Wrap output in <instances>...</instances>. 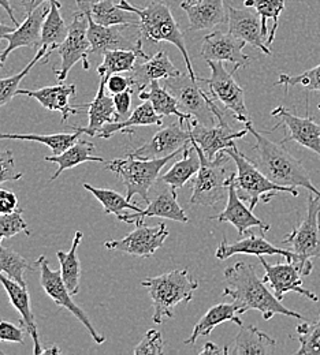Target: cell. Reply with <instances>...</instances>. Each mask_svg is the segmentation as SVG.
Listing matches in <instances>:
<instances>
[{
  "instance_id": "obj_1",
  "label": "cell",
  "mask_w": 320,
  "mask_h": 355,
  "mask_svg": "<svg viewBox=\"0 0 320 355\" xmlns=\"http://www.w3.org/2000/svg\"><path fill=\"white\" fill-rule=\"evenodd\" d=\"M256 266L244 261H238L234 266L225 269L226 288L224 290L225 297H231L233 301L239 306V313L258 311L262 313L266 321L271 320L276 314L293 317L305 321V318L297 311L287 309L282 301H279L267 287L263 279L256 273Z\"/></svg>"
},
{
  "instance_id": "obj_2",
  "label": "cell",
  "mask_w": 320,
  "mask_h": 355,
  "mask_svg": "<svg viewBox=\"0 0 320 355\" xmlns=\"http://www.w3.org/2000/svg\"><path fill=\"white\" fill-rule=\"evenodd\" d=\"M245 128L256 139V145L253 146V152L256 153L255 164L266 177L280 186L304 187L320 197V191L312 183L307 168L283 146L282 142H274L256 132L252 122L245 123Z\"/></svg>"
},
{
  "instance_id": "obj_3",
  "label": "cell",
  "mask_w": 320,
  "mask_h": 355,
  "mask_svg": "<svg viewBox=\"0 0 320 355\" xmlns=\"http://www.w3.org/2000/svg\"><path fill=\"white\" fill-rule=\"evenodd\" d=\"M118 4L122 10L130 11L137 15L142 39L151 43H170L177 46L183 53L186 73L192 80L197 81L190 62V56L185 45L183 31L174 19L170 7L165 1H151L142 8L130 4L128 0H121Z\"/></svg>"
},
{
  "instance_id": "obj_4",
  "label": "cell",
  "mask_w": 320,
  "mask_h": 355,
  "mask_svg": "<svg viewBox=\"0 0 320 355\" xmlns=\"http://www.w3.org/2000/svg\"><path fill=\"white\" fill-rule=\"evenodd\" d=\"M141 286L148 290L152 301L153 322L162 324L163 318L174 317L177 305L189 304L193 300L194 291L199 288V282L190 276L187 268H183L148 277L141 282Z\"/></svg>"
},
{
  "instance_id": "obj_5",
  "label": "cell",
  "mask_w": 320,
  "mask_h": 355,
  "mask_svg": "<svg viewBox=\"0 0 320 355\" xmlns=\"http://www.w3.org/2000/svg\"><path fill=\"white\" fill-rule=\"evenodd\" d=\"M225 152L229 155L237 167V171L233 174V183L235 186V190L239 198L244 202L249 204V208L252 211L260 201H263L264 204L270 202L278 193H287L293 197L298 196L297 187L280 186L270 180L253 162H251L244 153L238 150L235 144L225 149Z\"/></svg>"
},
{
  "instance_id": "obj_6",
  "label": "cell",
  "mask_w": 320,
  "mask_h": 355,
  "mask_svg": "<svg viewBox=\"0 0 320 355\" xmlns=\"http://www.w3.org/2000/svg\"><path fill=\"white\" fill-rule=\"evenodd\" d=\"M190 142L200 156V170L193 180V191L189 202L190 205L215 207L226 198L229 191L230 178L233 173L228 171V166L231 157L222 150L211 160L193 139H190Z\"/></svg>"
},
{
  "instance_id": "obj_7",
  "label": "cell",
  "mask_w": 320,
  "mask_h": 355,
  "mask_svg": "<svg viewBox=\"0 0 320 355\" xmlns=\"http://www.w3.org/2000/svg\"><path fill=\"white\" fill-rule=\"evenodd\" d=\"M183 149L185 146L176 153L160 159H138L129 153L124 159L106 162V167L122 180L126 187V197L129 201L135 196H140L144 202H149L148 193L158 178L160 177V171L170 160L183 153Z\"/></svg>"
},
{
  "instance_id": "obj_8",
  "label": "cell",
  "mask_w": 320,
  "mask_h": 355,
  "mask_svg": "<svg viewBox=\"0 0 320 355\" xmlns=\"http://www.w3.org/2000/svg\"><path fill=\"white\" fill-rule=\"evenodd\" d=\"M282 245H290L297 256V264L303 276L312 273V259H320V197L308 191L307 216L282 241Z\"/></svg>"
},
{
  "instance_id": "obj_9",
  "label": "cell",
  "mask_w": 320,
  "mask_h": 355,
  "mask_svg": "<svg viewBox=\"0 0 320 355\" xmlns=\"http://www.w3.org/2000/svg\"><path fill=\"white\" fill-rule=\"evenodd\" d=\"M78 10L84 11L88 18V40L91 43V53L104 55L107 51L114 49H129L135 51L144 59L149 58L142 51V35L140 31V25L135 24H124L114 26H103L93 21L90 11L77 4Z\"/></svg>"
},
{
  "instance_id": "obj_10",
  "label": "cell",
  "mask_w": 320,
  "mask_h": 355,
  "mask_svg": "<svg viewBox=\"0 0 320 355\" xmlns=\"http://www.w3.org/2000/svg\"><path fill=\"white\" fill-rule=\"evenodd\" d=\"M207 64L211 69V77H197V81L208 85L211 97L215 101H219L226 110H229L235 121L242 123L251 122L245 104V92L234 80V74L238 69L234 67L231 71H228L224 66V62L215 60H207Z\"/></svg>"
},
{
  "instance_id": "obj_11",
  "label": "cell",
  "mask_w": 320,
  "mask_h": 355,
  "mask_svg": "<svg viewBox=\"0 0 320 355\" xmlns=\"http://www.w3.org/2000/svg\"><path fill=\"white\" fill-rule=\"evenodd\" d=\"M211 108L218 119V125L204 126L194 119L186 121L185 125L192 135L190 139H193L203 149L204 155L212 160L219 152L233 146L235 139L244 138L249 132L246 128L244 130H234L230 126L225 112L218 107V101L214 98H211Z\"/></svg>"
},
{
  "instance_id": "obj_12",
  "label": "cell",
  "mask_w": 320,
  "mask_h": 355,
  "mask_svg": "<svg viewBox=\"0 0 320 355\" xmlns=\"http://www.w3.org/2000/svg\"><path fill=\"white\" fill-rule=\"evenodd\" d=\"M56 52L60 56V67L55 69L59 83H65L70 70L83 62L84 70L91 69L88 55L91 53V43L88 40V18L84 11L77 10L73 12V21L69 25V35L66 40L58 46Z\"/></svg>"
},
{
  "instance_id": "obj_13",
  "label": "cell",
  "mask_w": 320,
  "mask_h": 355,
  "mask_svg": "<svg viewBox=\"0 0 320 355\" xmlns=\"http://www.w3.org/2000/svg\"><path fill=\"white\" fill-rule=\"evenodd\" d=\"M165 88L176 97L181 111L190 115L192 119L204 126L217 125V116L211 108V94L200 88L187 73L165 80Z\"/></svg>"
},
{
  "instance_id": "obj_14",
  "label": "cell",
  "mask_w": 320,
  "mask_h": 355,
  "mask_svg": "<svg viewBox=\"0 0 320 355\" xmlns=\"http://www.w3.org/2000/svg\"><path fill=\"white\" fill-rule=\"evenodd\" d=\"M36 266L40 269V284H42L43 290L46 291L47 295L59 308H63V309L70 311L87 328V331L91 334L92 339L97 345H103L107 340V338L94 329L87 313L73 301V298H71L73 295L69 291V288L66 287L60 270H52L44 256L39 257V260L36 261Z\"/></svg>"
},
{
  "instance_id": "obj_15",
  "label": "cell",
  "mask_w": 320,
  "mask_h": 355,
  "mask_svg": "<svg viewBox=\"0 0 320 355\" xmlns=\"http://www.w3.org/2000/svg\"><path fill=\"white\" fill-rule=\"evenodd\" d=\"M169 236L166 224L160 223L156 227H146L144 223L136 224V230L118 241L106 242L104 246L108 250L124 252L137 257H151L159 248L163 246Z\"/></svg>"
},
{
  "instance_id": "obj_16",
  "label": "cell",
  "mask_w": 320,
  "mask_h": 355,
  "mask_svg": "<svg viewBox=\"0 0 320 355\" xmlns=\"http://www.w3.org/2000/svg\"><path fill=\"white\" fill-rule=\"evenodd\" d=\"M258 259L266 272L263 282L266 284H270L275 297L279 301H283L287 293H297L300 295L307 297L312 302L319 301V297L315 293L303 288V280H301L303 275L294 261H286L285 264L273 266L264 260V256H259Z\"/></svg>"
},
{
  "instance_id": "obj_17",
  "label": "cell",
  "mask_w": 320,
  "mask_h": 355,
  "mask_svg": "<svg viewBox=\"0 0 320 355\" xmlns=\"http://www.w3.org/2000/svg\"><path fill=\"white\" fill-rule=\"evenodd\" d=\"M271 116L279 119V123L275 125L273 130L279 126H283L287 130L286 137L280 141L283 145L293 141L320 156V125L314 121L312 116L308 115L305 118H301L292 114L283 105H278L274 108L271 111Z\"/></svg>"
},
{
  "instance_id": "obj_18",
  "label": "cell",
  "mask_w": 320,
  "mask_h": 355,
  "mask_svg": "<svg viewBox=\"0 0 320 355\" xmlns=\"http://www.w3.org/2000/svg\"><path fill=\"white\" fill-rule=\"evenodd\" d=\"M245 42L221 31L207 35L203 40L200 55L207 60L229 62L235 69L249 66L252 58L244 52Z\"/></svg>"
},
{
  "instance_id": "obj_19",
  "label": "cell",
  "mask_w": 320,
  "mask_h": 355,
  "mask_svg": "<svg viewBox=\"0 0 320 355\" xmlns=\"http://www.w3.org/2000/svg\"><path fill=\"white\" fill-rule=\"evenodd\" d=\"M237 254H246V256H282L286 261H294L297 264V256L287 249L276 248L264 238V232L260 235H255L253 232H248L242 239L238 242L229 243L226 238L222 239L221 245L218 246L215 256L218 260L225 261L233 256ZM298 266V264H297Z\"/></svg>"
},
{
  "instance_id": "obj_20",
  "label": "cell",
  "mask_w": 320,
  "mask_h": 355,
  "mask_svg": "<svg viewBox=\"0 0 320 355\" xmlns=\"http://www.w3.org/2000/svg\"><path fill=\"white\" fill-rule=\"evenodd\" d=\"M183 126L177 122L160 129L148 142L130 152V155L138 159H160L176 153L192 138L189 129H183Z\"/></svg>"
},
{
  "instance_id": "obj_21",
  "label": "cell",
  "mask_w": 320,
  "mask_h": 355,
  "mask_svg": "<svg viewBox=\"0 0 320 355\" xmlns=\"http://www.w3.org/2000/svg\"><path fill=\"white\" fill-rule=\"evenodd\" d=\"M148 218H162V219H169V220L183 223V224L189 223L187 216L185 215V211L178 204L177 190L169 184L163 187V190H160L152 201L148 202V207L145 209L136 214H124L118 218V220L128 223V224H132V223L140 224V223H144V220Z\"/></svg>"
},
{
  "instance_id": "obj_22",
  "label": "cell",
  "mask_w": 320,
  "mask_h": 355,
  "mask_svg": "<svg viewBox=\"0 0 320 355\" xmlns=\"http://www.w3.org/2000/svg\"><path fill=\"white\" fill-rule=\"evenodd\" d=\"M181 74L183 73L171 63L167 52L160 49L151 58H140L135 69L129 73L128 78L130 81V87L138 94L144 89L148 88L152 81H165L167 78H174Z\"/></svg>"
},
{
  "instance_id": "obj_23",
  "label": "cell",
  "mask_w": 320,
  "mask_h": 355,
  "mask_svg": "<svg viewBox=\"0 0 320 355\" xmlns=\"http://www.w3.org/2000/svg\"><path fill=\"white\" fill-rule=\"evenodd\" d=\"M228 24L229 33L244 40L246 44L259 48L263 53L271 55L270 46L267 45V36L262 26V19L258 12L245 8H235L229 6L228 8Z\"/></svg>"
},
{
  "instance_id": "obj_24",
  "label": "cell",
  "mask_w": 320,
  "mask_h": 355,
  "mask_svg": "<svg viewBox=\"0 0 320 355\" xmlns=\"http://www.w3.org/2000/svg\"><path fill=\"white\" fill-rule=\"evenodd\" d=\"M0 283L8 297L10 304L15 308V311L21 315V325L28 331L33 340V354H43V347L40 343V336L37 331V324L35 314L31 309V295L26 286H22L12 279L4 276V273L0 272Z\"/></svg>"
},
{
  "instance_id": "obj_25",
  "label": "cell",
  "mask_w": 320,
  "mask_h": 355,
  "mask_svg": "<svg viewBox=\"0 0 320 355\" xmlns=\"http://www.w3.org/2000/svg\"><path fill=\"white\" fill-rule=\"evenodd\" d=\"M234 174V173H233ZM233 174L230 178L229 191H228V202L226 208L218 214L217 216H211V220H217L218 223H230L235 227L239 235H246L251 228H259L263 232H267L270 230V224L263 222L262 219L256 218L253 215V211L244 204V201L239 198L235 186L233 183Z\"/></svg>"
},
{
  "instance_id": "obj_26",
  "label": "cell",
  "mask_w": 320,
  "mask_h": 355,
  "mask_svg": "<svg viewBox=\"0 0 320 355\" xmlns=\"http://www.w3.org/2000/svg\"><path fill=\"white\" fill-rule=\"evenodd\" d=\"M49 12V4H42L32 14L26 15V19L15 28L11 33L6 35V40L8 45L1 52V60L6 62L11 52L18 48L29 46V48H40L42 46V31L47 15Z\"/></svg>"
},
{
  "instance_id": "obj_27",
  "label": "cell",
  "mask_w": 320,
  "mask_h": 355,
  "mask_svg": "<svg viewBox=\"0 0 320 355\" xmlns=\"http://www.w3.org/2000/svg\"><path fill=\"white\" fill-rule=\"evenodd\" d=\"M77 87L76 85H66L63 83L53 85V87H46L40 89H19L18 94H24L28 97H32L37 100L44 108L49 111L60 112L62 115V123L67 122L69 116L77 115L80 111L70 105V97L76 96Z\"/></svg>"
},
{
  "instance_id": "obj_28",
  "label": "cell",
  "mask_w": 320,
  "mask_h": 355,
  "mask_svg": "<svg viewBox=\"0 0 320 355\" xmlns=\"http://www.w3.org/2000/svg\"><path fill=\"white\" fill-rule=\"evenodd\" d=\"M181 8L187 14L189 31L199 32L215 28L228 22L225 0H201L194 3H181Z\"/></svg>"
},
{
  "instance_id": "obj_29",
  "label": "cell",
  "mask_w": 320,
  "mask_h": 355,
  "mask_svg": "<svg viewBox=\"0 0 320 355\" xmlns=\"http://www.w3.org/2000/svg\"><path fill=\"white\" fill-rule=\"evenodd\" d=\"M106 84L107 80L100 78V85L97 89V93L94 98L92 100L90 104H87L88 108V119L90 123L87 128H80V126H73V130H77L81 134H88L91 137H96L99 130L106 126L107 123H114L119 122L114 98L106 94Z\"/></svg>"
},
{
  "instance_id": "obj_30",
  "label": "cell",
  "mask_w": 320,
  "mask_h": 355,
  "mask_svg": "<svg viewBox=\"0 0 320 355\" xmlns=\"http://www.w3.org/2000/svg\"><path fill=\"white\" fill-rule=\"evenodd\" d=\"M239 313V306L233 302V304H218L212 308H210L208 311L199 320V322L194 325L190 336L183 342L187 346L196 345L199 338L201 336H208L211 332L221 324L225 322H234L238 327L244 325L242 320L238 317Z\"/></svg>"
},
{
  "instance_id": "obj_31",
  "label": "cell",
  "mask_w": 320,
  "mask_h": 355,
  "mask_svg": "<svg viewBox=\"0 0 320 355\" xmlns=\"http://www.w3.org/2000/svg\"><path fill=\"white\" fill-rule=\"evenodd\" d=\"M276 340L260 331L255 325H241L239 332L234 339V347L230 354L270 355L274 354Z\"/></svg>"
},
{
  "instance_id": "obj_32",
  "label": "cell",
  "mask_w": 320,
  "mask_h": 355,
  "mask_svg": "<svg viewBox=\"0 0 320 355\" xmlns=\"http://www.w3.org/2000/svg\"><path fill=\"white\" fill-rule=\"evenodd\" d=\"M163 118L155 111L149 101H144L137 108L122 122L107 123L103 126L97 137L100 138H111V135L117 133L133 134V129L138 126H162Z\"/></svg>"
},
{
  "instance_id": "obj_33",
  "label": "cell",
  "mask_w": 320,
  "mask_h": 355,
  "mask_svg": "<svg viewBox=\"0 0 320 355\" xmlns=\"http://www.w3.org/2000/svg\"><path fill=\"white\" fill-rule=\"evenodd\" d=\"M77 4L84 6L93 21L103 26H114L124 24L140 25L137 15L122 10L119 4H115L112 0H76Z\"/></svg>"
},
{
  "instance_id": "obj_34",
  "label": "cell",
  "mask_w": 320,
  "mask_h": 355,
  "mask_svg": "<svg viewBox=\"0 0 320 355\" xmlns=\"http://www.w3.org/2000/svg\"><path fill=\"white\" fill-rule=\"evenodd\" d=\"M94 145L92 142H88L85 139H78L74 142L69 149H66L60 155H52V156H46L44 160L49 163H55L58 166V170L55 174L51 177V180H56L67 170H71L83 163L88 162H97V163H106V159L100 156H94Z\"/></svg>"
},
{
  "instance_id": "obj_35",
  "label": "cell",
  "mask_w": 320,
  "mask_h": 355,
  "mask_svg": "<svg viewBox=\"0 0 320 355\" xmlns=\"http://www.w3.org/2000/svg\"><path fill=\"white\" fill-rule=\"evenodd\" d=\"M49 12L44 19L43 31H42V46L46 48V56L43 58V63H47L49 56L58 46L62 44L67 35H69V25L63 19L60 14V1L59 0H49Z\"/></svg>"
},
{
  "instance_id": "obj_36",
  "label": "cell",
  "mask_w": 320,
  "mask_h": 355,
  "mask_svg": "<svg viewBox=\"0 0 320 355\" xmlns=\"http://www.w3.org/2000/svg\"><path fill=\"white\" fill-rule=\"evenodd\" d=\"M199 170H200V156L194 145L189 141L185 145L183 159L176 162L169 171L160 175L159 180L178 190L183 187L192 178L196 177Z\"/></svg>"
},
{
  "instance_id": "obj_37",
  "label": "cell",
  "mask_w": 320,
  "mask_h": 355,
  "mask_svg": "<svg viewBox=\"0 0 320 355\" xmlns=\"http://www.w3.org/2000/svg\"><path fill=\"white\" fill-rule=\"evenodd\" d=\"M138 98L144 101H149L155 111L163 118V116H177L178 122L183 125L186 121H190L192 116L185 114L178 107V101L176 97L165 88L160 87L158 81H152L148 88L144 89L138 93Z\"/></svg>"
},
{
  "instance_id": "obj_38",
  "label": "cell",
  "mask_w": 320,
  "mask_h": 355,
  "mask_svg": "<svg viewBox=\"0 0 320 355\" xmlns=\"http://www.w3.org/2000/svg\"><path fill=\"white\" fill-rule=\"evenodd\" d=\"M83 232L77 231L73 238L71 249L65 252H58L56 257L60 264V273L63 277V282L71 295H77L80 293V279H81V263L78 257V246L83 241Z\"/></svg>"
},
{
  "instance_id": "obj_39",
  "label": "cell",
  "mask_w": 320,
  "mask_h": 355,
  "mask_svg": "<svg viewBox=\"0 0 320 355\" xmlns=\"http://www.w3.org/2000/svg\"><path fill=\"white\" fill-rule=\"evenodd\" d=\"M140 58L141 56L137 52L129 51V49L107 51L103 55L101 64L97 67V74L100 78L108 80L112 74L130 73L135 69Z\"/></svg>"
},
{
  "instance_id": "obj_40",
  "label": "cell",
  "mask_w": 320,
  "mask_h": 355,
  "mask_svg": "<svg viewBox=\"0 0 320 355\" xmlns=\"http://www.w3.org/2000/svg\"><path fill=\"white\" fill-rule=\"evenodd\" d=\"M81 133L74 130V133L56 134H10L0 133V139H22V141H36L47 145L53 155H60L69 149L74 142H77Z\"/></svg>"
},
{
  "instance_id": "obj_41",
  "label": "cell",
  "mask_w": 320,
  "mask_h": 355,
  "mask_svg": "<svg viewBox=\"0 0 320 355\" xmlns=\"http://www.w3.org/2000/svg\"><path fill=\"white\" fill-rule=\"evenodd\" d=\"M84 189H87L88 191H91L92 194L94 196V198L103 205L104 208V212L107 215H115L117 218H119L121 215H124V212L126 209H130L133 212H141L142 209L132 204L128 197L119 194L118 191L115 190H111V189H99V187H94L90 183H85L84 184Z\"/></svg>"
},
{
  "instance_id": "obj_42",
  "label": "cell",
  "mask_w": 320,
  "mask_h": 355,
  "mask_svg": "<svg viewBox=\"0 0 320 355\" xmlns=\"http://www.w3.org/2000/svg\"><path fill=\"white\" fill-rule=\"evenodd\" d=\"M245 7L255 8V11L260 15L263 31L267 36V21L273 19V28L267 37V45L273 44L275 39L276 29L279 26V15L285 10V0H245Z\"/></svg>"
},
{
  "instance_id": "obj_43",
  "label": "cell",
  "mask_w": 320,
  "mask_h": 355,
  "mask_svg": "<svg viewBox=\"0 0 320 355\" xmlns=\"http://www.w3.org/2000/svg\"><path fill=\"white\" fill-rule=\"evenodd\" d=\"M300 342L297 355H320V313L318 320L304 321L296 327V336H292Z\"/></svg>"
},
{
  "instance_id": "obj_44",
  "label": "cell",
  "mask_w": 320,
  "mask_h": 355,
  "mask_svg": "<svg viewBox=\"0 0 320 355\" xmlns=\"http://www.w3.org/2000/svg\"><path fill=\"white\" fill-rule=\"evenodd\" d=\"M26 270H35V268H32L26 259L22 257L19 253L14 252L12 249L4 248L0 243V272L4 273L7 277L12 279L14 282L26 286L24 280V272Z\"/></svg>"
},
{
  "instance_id": "obj_45",
  "label": "cell",
  "mask_w": 320,
  "mask_h": 355,
  "mask_svg": "<svg viewBox=\"0 0 320 355\" xmlns=\"http://www.w3.org/2000/svg\"><path fill=\"white\" fill-rule=\"evenodd\" d=\"M47 49L40 46L35 55V58L28 63V66L21 70L18 74H14L11 77L0 78V107L7 105L19 92V85L22 80L29 74V71L36 66V63L42 62L43 58L46 56Z\"/></svg>"
},
{
  "instance_id": "obj_46",
  "label": "cell",
  "mask_w": 320,
  "mask_h": 355,
  "mask_svg": "<svg viewBox=\"0 0 320 355\" xmlns=\"http://www.w3.org/2000/svg\"><path fill=\"white\" fill-rule=\"evenodd\" d=\"M275 85H283L286 93L289 87H298V85L304 87L307 92H320V64L298 76L280 74Z\"/></svg>"
},
{
  "instance_id": "obj_47",
  "label": "cell",
  "mask_w": 320,
  "mask_h": 355,
  "mask_svg": "<svg viewBox=\"0 0 320 355\" xmlns=\"http://www.w3.org/2000/svg\"><path fill=\"white\" fill-rule=\"evenodd\" d=\"M24 211L17 209L12 214L0 215V243L3 239H10L21 232H25L28 236H31V230L22 216Z\"/></svg>"
},
{
  "instance_id": "obj_48",
  "label": "cell",
  "mask_w": 320,
  "mask_h": 355,
  "mask_svg": "<svg viewBox=\"0 0 320 355\" xmlns=\"http://www.w3.org/2000/svg\"><path fill=\"white\" fill-rule=\"evenodd\" d=\"M163 338L162 334L156 329H151L145 334L144 339L133 350L136 355H160L163 354Z\"/></svg>"
},
{
  "instance_id": "obj_49",
  "label": "cell",
  "mask_w": 320,
  "mask_h": 355,
  "mask_svg": "<svg viewBox=\"0 0 320 355\" xmlns=\"http://www.w3.org/2000/svg\"><path fill=\"white\" fill-rule=\"evenodd\" d=\"M24 177L22 173L17 171L12 152L10 149L0 150V184L6 182H15Z\"/></svg>"
},
{
  "instance_id": "obj_50",
  "label": "cell",
  "mask_w": 320,
  "mask_h": 355,
  "mask_svg": "<svg viewBox=\"0 0 320 355\" xmlns=\"http://www.w3.org/2000/svg\"><path fill=\"white\" fill-rule=\"evenodd\" d=\"M0 342H10L17 345H24V329L21 327L14 325L10 321L0 320Z\"/></svg>"
},
{
  "instance_id": "obj_51",
  "label": "cell",
  "mask_w": 320,
  "mask_h": 355,
  "mask_svg": "<svg viewBox=\"0 0 320 355\" xmlns=\"http://www.w3.org/2000/svg\"><path fill=\"white\" fill-rule=\"evenodd\" d=\"M132 93H135V90L130 88L122 93H117L112 96L119 122L129 118V112H130V107H132Z\"/></svg>"
},
{
  "instance_id": "obj_52",
  "label": "cell",
  "mask_w": 320,
  "mask_h": 355,
  "mask_svg": "<svg viewBox=\"0 0 320 355\" xmlns=\"http://www.w3.org/2000/svg\"><path fill=\"white\" fill-rule=\"evenodd\" d=\"M18 209V197L14 191L0 189V215L12 214Z\"/></svg>"
},
{
  "instance_id": "obj_53",
  "label": "cell",
  "mask_w": 320,
  "mask_h": 355,
  "mask_svg": "<svg viewBox=\"0 0 320 355\" xmlns=\"http://www.w3.org/2000/svg\"><path fill=\"white\" fill-rule=\"evenodd\" d=\"M130 81L128 77H124L121 74H112L108 80H107V84H106V89L112 93V94H117V93H122L128 89H130Z\"/></svg>"
},
{
  "instance_id": "obj_54",
  "label": "cell",
  "mask_w": 320,
  "mask_h": 355,
  "mask_svg": "<svg viewBox=\"0 0 320 355\" xmlns=\"http://www.w3.org/2000/svg\"><path fill=\"white\" fill-rule=\"evenodd\" d=\"M200 355H229L230 349L229 346H224V347H219L218 345L212 343V342H208L204 345V347L199 352Z\"/></svg>"
},
{
  "instance_id": "obj_55",
  "label": "cell",
  "mask_w": 320,
  "mask_h": 355,
  "mask_svg": "<svg viewBox=\"0 0 320 355\" xmlns=\"http://www.w3.org/2000/svg\"><path fill=\"white\" fill-rule=\"evenodd\" d=\"M48 1H49V0H21V6H22L25 14L29 15V14H32L36 8H39L42 4L48 3Z\"/></svg>"
},
{
  "instance_id": "obj_56",
  "label": "cell",
  "mask_w": 320,
  "mask_h": 355,
  "mask_svg": "<svg viewBox=\"0 0 320 355\" xmlns=\"http://www.w3.org/2000/svg\"><path fill=\"white\" fill-rule=\"evenodd\" d=\"M0 6L6 10V12L8 14V17H10V19L12 21L14 26L18 28V26H19V22H18L17 18H15V14H14V10H12V7H11V4H10V0H0Z\"/></svg>"
},
{
  "instance_id": "obj_57",
  "label": "cell",
  "mask_w": 320,
  "mask_h": 355,
  "mask_svg": "<svg viewBox=\"0 0 320 355\" xmlns=\"http://www.w3.org/2000/svg\"><path fill=\"white\" fill-rule=\"evenodd\" d=\"M15 28L12 26H8V25H4V24H0V40H3L6 37V35L11 33Z\"/></svg>"
},
{
  "instance_id": "obj_58",
  "label": "cell",
  "mask_w": 320,
  "mask_h": 355,
  "mask_svg": "<svg viewBox=\"0 0 320 355\" xmlns=\"http://www.w3.org/2000/svg\"><path fill=\"white\" fill-rule=\"evenodd\" d=\"M62 352H60V349L58 347V346H53V347H51V349H47V350H43V354H60Z\"/></svg>"
},
{
  "instance_id": "obj_59",
  "label": "cell",
  "mask_w": 320,
  "mask_h": 355,
  "mask_svg": "<svg viewBox=\"0 0 320 355\" xmlns=\"http://www.w3.org/2000/svg\"><path fill=\"white\" fill-rule=\"evenodd\" d=\"M4 67V62L1 60V53H0V69H3Z\"/></svg>"
},
{
  "instance_id": "obj_60",
  "label": "cell",
  "mask_w": 320,
  "mask_h": 355,
  "mask_svg": "<svg viewBox=\"0 0 320 355\" xmlns=\"http://www.w3.org/2000/svg\"><path fill=\"white\" fill-rule=\"evenodd\" d=\"M194 1H201V0H185V3L190 4V3H194Z\"/></svg>"
},
{
  "instance_id": "obj_61",
  "label": "cell",
  "mask_w": 320,
  "mask_h": 355,
  "mask_svg": "<svg viewBox=\"0 0 320 355\" xmlns=\"http://www.w3.org/2000/svg\"><path fill=\"white\" fill-rule=\"evenodd\" d=\"M318 108H319V110H320V104H319V105H318Z\"/></svg>"
},
{
  "instance_id": "obj_62",
  "label": "cell",
  "mask_w": 320,
  "mask_h": 355,
  "mask_svg": "<svg viewBox=\"0 0 320 355\" xmlns=\"http://www.w3.org/2000/svg\"><path fill=\"white\" fill-rule=\"evenodd\" d=\"M0 354H1V353H0Z\"/></svg>"
}]
</instances>
